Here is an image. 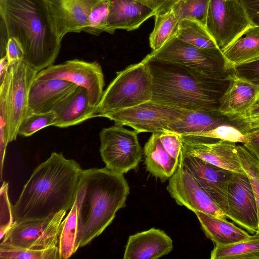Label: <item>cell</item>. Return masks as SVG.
Here are the masks:
<instances>
[{
	"instance_id": "cell-43",
	"label": "cell",
	"mask_w": 259,
	"mask_h": 259,
	"mask_svg": "<svg viewBox=\"0 0 259 259\" xmlns=\"http://www.w3.org/2000/svg\"><path fill=\"white\" fill-rule=\"evenodd\" d=\"M243 134L247 142L242 144L259 159V128L246 132Z\"/></svg>"
},
{
	"instance_id": "cell-42",
	"label": "cell",
	"mask_w": 259,
	"mask_h": 259,
	"mask_svg": "<svg viewBox=\"0 0 259 259\" xmlns=\"http://www.w3.org/2000/svg\"><path fill=\"white\" fill-rule=\"evenodd\" d=\"M6 56L9 66L24 61V53L21 46L13 38H9L6 47Z\"/></svg>"
},
{
	"instance_id": "cell-19",
	"label": "cell",
	"mask_w": 259,
	"mask_h": 259,
	"mask_svg": "<svg viewBox=\"0 0 259 259\" xmlns=\"http://www.w3.org/2000/svg\"><path fill=\"white\" fill-rule=\"evenodd\" d=\"M229 83L220 101L218 111L229 117L244 116L259 96V85L236 76L231 71Z\"/></svg>"
},
{
	"instance_id": "cell-24",
	"label": "cell",
	"mask_w": 259,
	"mask_h": 259,
	"mask_svg": "<svg viewBox=\"0 0 259 259\" xmlns=\"http://www.w3.org/2000/svg\"><path fill=\"white\" fill-rule=\"evenodd\" d=\"M152 133L144 148L147 170L162 182L169 179L176 171L179 160L171 157L164 149L158 137Z\"/></svg>"
},
{
	"instance_id": "cell-37",
	"label": "cell",
	"mask_w": 259,
	"mask_h": 259,
	"mask_svg": "<svg viewBox=\"0 0 259 259\" xmlns=\"http://www.w3.org/2000/svg\"><path fill=\"white\" fill-rule=\"evenodd\" d=\"M183 136L206 137L244 144L247 142L244 135L233 125L223 124L209 131L189 134Z\"/></svg>"
},
{
	"instance_id": "cell-5",
	"label": "cell",
	"mask_w": 259,
	"mask_h": 259,
	"mask_svg": "<svg viewBox=\"0 0 259 259\" xmlns=\"http://www.w3.org/2000/svg\"><path fill=\"white\" fill-rule=\"evenodd\" d=\"M152 77L144 58L117 72L104 91L95 109V117L132 107L151 100Z\"/></svg>"
},
{
	"instance_id": "cell-46",
	"label": "cell",
	"mask_w": 259,
	"mask_h": 259,
	"mask_svg": "<svg viewBox=\"0 0 259 259\" xmlns=\"http://www.w3.org/2000/svg\"><path fill=\"white\" fill-rule=\"evenodd\" d=\"M0 64V84H1L5 80L10 66L9 65L6 56L1 58Z\"/></svg>"
},
{
	"instance_id": "cell-39",
	"label": "cell",
	"mask_w": 259,
	"mask_h": 259,
	"mask_svg": "<svg viewBox=\"0 0 259 259\" xmlns=\"http://www.w3.org/2000/svg\"><path fill=\"white\" fill-rule=\"evenodd\" d=\"M231 71L238 77L259 85V60L237 66Z\"/></svg>"
},
{
	"instance_id": "cell-21",
	"label": "cell",
	"mask_w": 259,
	"mask_h": 259,
	"mask_svg": "<svg viewBox=\"0 0 259 259\" xmlns=\"http://www.w3.org/2000/svg\"><path fill=\"white\" fill-rule=\"evenodd\" d=\"M172 240L164 231L154 228L129 237L124 259H156L169 253Z\"/></svg>"
},
{
	"instance_id": "cell-31",
	"label": "cell",
	"mask_w": 259,
	"mask_h": 259,
	"mask_svg": "<svg viewBox=\"0 0 259 259\" xmlns=\"http://www.w3.org/2000/svg\"><path fill=\"white\" fill-rule=\"evenodd\" d=\"M209 3L210 0H178L171 8L180 21L191 19L205 26Z\"/></svg>"
},
{
	"instance_id": "cell-17",
	"label": "cell",
	"mask_w": 259,
	"mask_h": 259,
	"mask_svg": "<svg viewBox=\"0 0 259 259\" xmlns=\"http://www.w3.org/2000/svg\"><path fill=\"white\" fill-rule=\"evenodd\" d=\"M102 0H47L61 40L68 33L83 31L92 9Z\"/></svg>"
},
{
	"instance_id": "cell-33",
	"label": "cell",
	"mask_w": 259,
	"mask_h": 259,
	"mask_svg": "<svg viewBox=\"0 0 259 259\" xmlns=\"http://www.w3.org/2000/svg\"><path fill=\"white\" fill-rule=\"evenodd\" d=\"M237 151L242 167L250 181L255 196L259 225V159L242 143L237 144ZM257 233H259V230Z\"/></svg>"
},
{
	"instance_id": "cell-1",
	"label": "cell",
	"mask_w": 259,
	"mask_h": 259,
	"mask_svg": "<svg viewBox=\"0 0 259 259\" xmlns=\"http://www.w3.org/2000/svg\"><path fill=\"white\" fill-rule=\"evenodd\" d=\"M82 170L74 160L52 152L34 169L12 206L14 221L45 219L70 209Z\"/></svg>"
},
{
	"instance_id": "cell-38",
	"label": "cell",
	"mask_w": 259,
	"mask_h": 259,
	"mask_svg": "<svg viewBox=\"0 0 259 259\" xmlns=\"http://www.w3.org/2000/svg\"><path fill=\"white\" fill-rule=\"evenodd\" d=\"M159 139L165 150L173 158L179 160L182 150L180 135L172 132L159 133Z\"/></svg>"
},
{
	"instance_id": "cell-8",
	"label": "cell",
	"mask_w": 259,
	"mask_h": 259,
	"mask_svg": "<svg viewBox=\"0 0 259 259\" xmlns=\"http://www.w3.org/2000/svg\"><path fill=\"white\" fill-rule=\"evenodd\" d=\"M138 134L121 125L102 129L100 153L106 168L124 174L138 167L143 155Z\"/></svg>"
},
{
	"instance_id": "cell-7",
	"label": "cell",
	"mask_w": 259,
	"mask_h": 259,
	"mask_svg": "<svg viewBox=\"0 0 259 259\" xmlns=\"http://www.w3.org/2000/svg\"><path fill=\"white\" fill-rule=\"evenodd\" d=\"M254 25L240 0H210L205 27L222 52Z\"/></svg>"
},
{
	"instance_id": "cell-22",
	"label": "cell",
	"mask_w": 259,
	"mask_h": 259,
	"mask_svg": "<svg viewBox=\"0 0 259 259\" xmlns=\"http://www.w3.org/2000/svg\"><path fill=\"white\" fill-rule=\"evenodd\" d=\"M95 109L90 104L87 90L78 85L53 110L56 115L53 126L63 128L78 124L95 117Z\"/></svg>"
},
{
	"instance_id": "cell-2",
	"label": "cell",
	"mask_w": 259,
	"mask_h": 259,
	"mask_svg": "<svg viewBox=\"0 0 259 259\" xmlns=\"http://www.w3.org/2000/svg\"><path fill=\"white\" fill-rule=\"evenodd\" d=\"M0 15L8 38L21 46L29 66L38 73L53 65L61 40L47 0H0Z\"/></svg>"
},
{
	"instance_id": "cell-9",
	"label": "cell",
	"mask_w": 259,
	"mask_h": 259,
	"mask_svg": "<svg viewBox=\"0 0 259 259\" xmlns=\"http://www.w3.org/2000/svg\"><path fill=\"white\" fill-rule=\"evenodd\" d=\"M66 213L63 210L45 219L14 221L1 239V244L34 249L57 246Z\"/></svg>"
},
{
	"instance_id": "cell-23",
	"label": "cell",
	"mask_w": 259,
	"mask_h": 259,
	"mask_svg": "<svg viewBox=\"0 0 259 259\" xmlns=\"http://www.w3.org/2000/svg\"><path fill=\"white\" fill-rule=\"evenodd\" d=\"M223 124L232 125L231 121L218 110H185L178 120L168 125L167 132L185 135L209 131Z\"/></svg>"
},
{
	"instance_id": "cell-3",
	"label": "cell",
	"mask_w": 259,
	"mask_h": 259,
	"mask_svg": "<svg viewBox=\"0 0 259 259\" xmlns=\"http://www.w3.org/2000/svg\"><path fill=\"white\" fill-rule=\"evenodd\" d=\"M144 59L152 77V101L186 110H218L229 78L215 79L181 64Z\"/></svg>"
},
{
	"instance_id": "cell-28",
	"label": "cell",
	"mask_w": 259,
	"mask_h": 259,
	"mask_svg": "<svg viewBox=\"0 0 259 259\" xmlns=\"http://www.w3.org/2000/svg\"><path fill=\"white\" fill-rule=\"evenodd\" d=\"M180 23L172 8L155 16L154 29L149 37L150 46L153 51L157 50L177 36Z\"/></svg>"
},
{
	"instance_id": "cell-26",
	"label": "cell",
	"mask_w": 259,
	"mask_h": 259,
	"mask_svg": "<svg viewBox=\"0 0 259 259\" xmlns=\"http://www.w3.org/2000/svg\"><path fill=\"white\" fill-rule=\"evenodd\" d=\"M227 68L259 60V25L247 30L223 52Z\"/></svg>"
},
{
	"instance_id": "cell-41",
	"label": "cell",
	"mask_w": 259,
	"mask_h": 259,
	"mask_svg": "<svg viewBox=\"0 0 259 259\" xmlns=\"http://www.w3.org/2000/svg\"><path fill=\"white\" fill-rule=\"evenodd\" d=\"M230 118L232 125L243 134L251 130L259 128V113Z\"/></svg>"
},
{
	"instance_id": "cell-20",
	"label": "cell",
	"mask_w": 259,
	"mask_h": 259,
	"mask_svg": "<svg viewBox=\"0 0 259 259\" xmlns=\"http://www.w3.org/2000/svg\"><path fill=\"white\" fill-rule=\"evenodd\" d=\"M78 85L65 80L53 78L33 81L29 92L27 115L52 111L58 103Z\"/></svg>"
},
{
	"instance_id": "cell-34",
	"label": "cell",
	"mask_w": 259,
	"mask_h": 259,
	"mask_svg": "<svg viewBox=\"0 0 259 259\" xmlns=\"http://www.w3.org/2000/svg\"><path fill=\"white\" fill-rule=\"evenodd\" d=\"M10 67L7 76L0 84V154H1V179L5 156L6 147L9 142L8 130V113L7 97L9 87Z\"/></svg>"
},
{
	"instance_id": "cell-4",
	"label": "cell",
	"mask_w": 259,
	"mask_h": 259,
	"mask_svg": "<svg viewBox=\"0 0 259 259\" xmlns=\"http://www.w3.org/2000/svg\"><path fill=\"white\" fill-rule=\"evenodd\" d=\"M129 193L123 174L106 167L82 169L76 197L79 247L112 223L117 211L125 206Z\"/></svg>"
},
{
	"instance_id": "cell-13",
	"label": "cell",
	"mask_w": 259,
	"mask_h": 259,
	"mask_svg": "<svg viewBox=\"0 0 259 259\" xmlns=\"http://www.w3.org/2000/svg\"><path fill=\"white\" fill-rule=\"evenodd\" d=\"M37 73L24 61L10 66L7 97L9 143L16 139L20 124L27 115L29 90Z\"/></svg>"
},
{
	"instance_id": "cell-14",
	"label": "cell",
	"mask_w": 259,
	"mask_h": 259,
	"mask_svg": "<svg viewBox=\"0 0 259 259\" xmlns=\"http://www.w3.org/2000/svg\"><path fill=\"white\" fill-rule=\"evenodd\" d=\"M180 136L182 149L186 155L236 173L246 174L241 164L237 143L202 137Z\"/></svg>"
},
{
	"instance_id": "cell-18",
	"label": "cell",
	"mask_w": 259,
	"mask_h": 259,
	"mask_svg": "<svg viewBox=\"0 0 259 259\" xmlns=\"http://www.w3.org/2000/svg\"><path fill=\"white\" fill-rule=\"evenodd\" d=\"M156 14L154 8L139 1L109 0L105 32L113 33L117 29H136Z\"/></svg>"
},
{
	"instance_id": "cell-25",
	"label": "cell",
	"mask_w": 259,
	"mask_h": 259,
	"mask_svg": "<svg viewBox=\"0 0 259 259\" xmlns=\"http://www.w3.org/2000/svg\"><path fill=\"white\" fill-rule=\"evenodd\" d=\"M195 213L205 235L215 245L232 244L250 236L226 219L200 211Z\"/></svg>"
},
{
	"instance_id": "cell-15",
	"label": "cell",
	"mask_w": 259,
	"mask_h": 259,
	"mask_svg": "<svg viewBox=\"0 0 259 259\" xmlns=\"http://www.w3.org/2000/svg\"><path fill=\"white\" fill-rule=\"evenodd\" d=\"M227 217L252 234L258 232L256 201L246 174L235 173L227 192Z\"/></svg>"
},
{
	"instance_id": "cell-45",
	"label": "cell",
	"mask_w": 259,
	"mask_h": 259,
	"mask_svg": "<svg viewBox=\"0 0 259 259\" xmlns=\"http://www.w3.org/2000/svg\"><path fill=\"white\" fill-rule=\"evenodd\" d=\"M157 12V14L164 13L171 8L178 0H145Z\"/></svg>"
},
{
	"instance_id": "cell-10",
	"label": "cell",
	"mask_w": 259,
	"mask_h": 259,
	"mask_svg": "<svg viewBox=\"0 0 259 259\" xmlns=\"http://www.w3.org/2000/svg\"><path fill=\"white\" fill-rule=\"evenodd\" d=\"M186 110L152 100L137 106L103 114L115 124L126 125L139 133L167 132L169 124L178 120Z\"/></svg>"
},
{
	"instance_id": "cell-47",
	"label": "cell",
	"mask_w": 259,
	"mask_h": 259,
	"mask_svg": "<svg viewBox=\"0 0 259 259\" xmlns=\"http://www.w3.org/2000/svg\"><path fill=\"white\" fill-rule=\"evenodd\" d=\"M259 113V96L258 97L257 99L256 100L255 103L253 104V105L252 106V107L249 110L248 113L247 114L244 115H251L253 114L258 113Z\"/></svg>"
},
{
	"instance_id": "cell-12",
	"label": "cell",
	"mask_w": 259,
	"mask_h": 259,
	"mask_svg": "<svg viewBox=\"0 0 259 259\" xmlns=\"http://www.w3.org/2000/svg\"><path fill=\"white\" fill-rule=\"evenodd\" d=\"M167 190L176 203L194 213L200 211L226 219L217 206L179 159L176 171L168 179Z\"/></svg>"
},
{
	"instance_id": "cell-44",
	"label": "cell",
	"mask_w": 259,
	"mask_h": 259,
	"mask_svg": "<svg viewBox=\"0 0 259 259\" xmlns=\"http://www.w3.org/2000/svg\"><path fill=\"white\" fill-rule=\"evenodd\" d=\"M253 23L259 25V0H240Z\"/></svg>"
},
{
	"instance_id": "cell-16",
	"label": "cell",
	"mask_w": 259,
	"mask_h": 259,
	"mask_svg": "<svg viewBox=\"0 0 259 259\" xmlns=\"http://www.w3.org/2000/svg\"><path fill=\"white\" fill-rule=\"evenodd\" d=\"M179 159L226 215L228 188L236 172L187 155L183 149Z\"/></svg>"
},
{
	"instance_id": "cell-35",
	"label": "cell",
	"mask_w": 259,
	"mask_h": 259,
	"mask_svg": "<svg viewBox=\"0 0 259 259\" xmlns=\"http://www.w3.org/2000/svg\"><path fill=\"white\" fill-rule=\"evenodd\" d=\"M55 117L53 111L28 115L21 122L18 130V135L29 137L42 128L53 125Z\"/></svg>"
},
{
	"instance_id": "cell-11",
	"label": "cell",
	"mask_w": 259,
	"mask_h": 259,
	"mask_svg": "<svg viewBox=\"0 0 259 259\" xmlns=\"http://www.w3.org/2000/svg\"><path fill=\"white\" fill-rule=\"evenodd\" d=\"M35 78H59L83 87L88 92L90 104L96 108L104 93V74L101 66L96 61L88 62L76 59L52 65L38 72Z\"/></svg>"
},
{
	"instance_id": "cell-36",
	"label": "cell",
	"mask_w": 259,
	"mask_h": 259,
	"mask_svg": "<svg viewBox=\"0 0 259 259\" xmlns=\"http://www.w3.org/2000/svg\"><path fill=\"white\" fill-rule=\"evenodd\" d=\"M109 5V0H102L92 9L88 18V26L83 31L95 35L105 32Z\"/></svg>"
},
{
	"instance_id": "cell-6",
	"label": "cell",
	"mask_w": 259,
	"mask_h": 259,
	"mask_svg": "<svg viewBox=\"0 0 259 259\" xmlns=\"http://www.w3.org/2000/svg\"><path fill=\"white\" fill-rule=\"evenodd\" d=\"M181 64L211 78H228L231 72L226 66L223 52L219 49H206L194 47L174 37L156 51L147 55Z\"/></svg>"
},
{
	"instance_id": "cell-30",
	"label": "cell",
	"mask_w": 259,
	"mask_h": 259,
	"mask_svg": "<svg viewBox=\"0 0 259 259\" xmlns=\"http://www.w3.org/2000/svg\"><path fill=\"white\" fill-rule=\"evenodd\" d=\"M176 36L180 40L199 48L220 49L206 27L195 20H182Z\"/></svg>"
},
{
	"instance_id": "cell-27",
	"label": "cell",
	"mask_w": 259,
	"mask_h": 259,
	"mask_svg": "<svg viewBox=\"0 0 259 259\" xmlns=\"http://www.w3.org/2000/svg\"><path fill=\"white\" fill-rule=\"evenodd\" d=\"M211 259H259V233L232 244L215 245Z\"/></svg>"
},
{
	"instance_id": "cell-29",
	"label": "cell",
	"mask_w": 259,
	"mask_h": 259,
	"mask_svg": "<svg viewBox=\"0 0 259 259\" xmlns=\"http://www.w3.org/2000/svg\"><path fill=\"white\" fill-rule=\"evenodd\" d=\"M58 247L60 259L69 258L79 247L76 199L68 214L62 221Z\"/></svg>"
},
{
	"instance_id": "cell-40",
	"label": "cell",
	"mask_w": 259,
	"mask_h": 259,
	"mask_svg": "<svg viewBox=\"0 0 259 259\" xmlns=\"http://www.w3.org/2000/svg\"><path fill=\"white\" fill-rule=\"evenodd\" d=\"M8 183L3 182L1 189V199L4 204V224L1 227V239L14 222L12 206H11L8 196Z\"/></svg>"
},
{
	"instance_id": "cell-32",
	"label": "cell",
	"mask_w": 259,
	"mask_h": 259,
	"mask_svg": "<svg viewBox=\"0 0 259 259\" xmlns=\"http://www.w3.org/2000/svg\"><path fill=\"white\" fill-rule=\"evenodd\" d=\"M1 259H60L58 246L34 249L0 244Z\"/></svg>"
},
{
	"instance_id": "cell-48",
	"label": "cell",
	"mask_w": 259,
	"mask_h": 259,
	"mask_svg": "<svg viewBox=\"0 0 259 259\" xmlns=\"http://www.w3.org/2000/svg\"><path fill=\"white\" fill-rule=\"evenodd\" d=\"M137 1H139L142 2L144 3H146V4H148V5H149L145 0H137Z\"/></svg>"
}]
</instances>
